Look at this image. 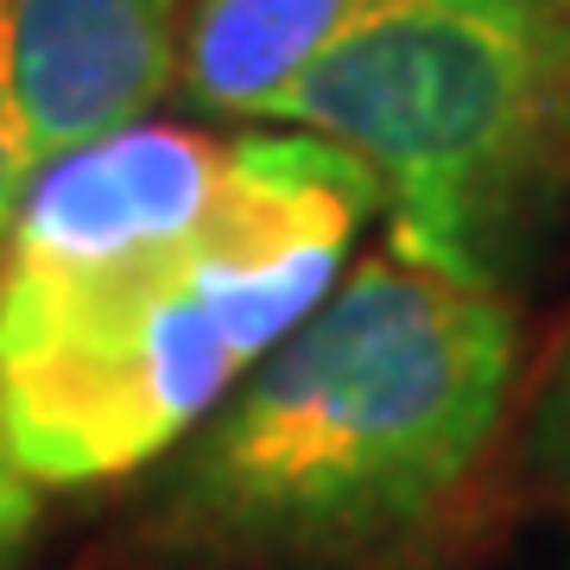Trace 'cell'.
Masks as SVG:
<instances>
[{"mask_svg":"<svg viewBox=\"0 0 570 570\" xmlns=\"http://www.w3.org/2000/svg\"><path fill=\"white\" fill-rule=\"evenodd\" d=\"M26 178H32V165H26L20 127H13V115L0 102V247H7V223H13V204H20ZM32 527H39V489L26 482V469L7 456V444H0V570L26 551Z\"/></svg>","mask_w":570,"mask_h":570,"instance_id":"obj_6","label":"cell"},{"mask_svg":"<svg viewBox=\"0 0 570 570\" xmlns=\"http://www.w3.org/2000/svg\"><path fill=\"white\" fill-rule=\"evenodd\" d=\"M520 330L494 285L374 254L190 431L159 520L247 564H362L444 520L513 406Z\"/></svg>","mask_w":570,"mask_h":570,"instance_id":"obj_2","label":"cell"},{"mask_svg":"<svg viewBox=\"0 0 570 570\" xmlns=\"http://www.w3.org/2000/svg\"><path fill=\"white\" fill-rule=\"evenodd\" d=\"M381 184L254 127H121L32 171L0 247V444L32 489L159 463L336 285Z\"/></svg>","mask_w":570,"mask_h":570,"instance_id":"obj_1","label":"cell"},{"mask_svg":"<svg viewBox=\"0 0 570 570\" xmlns=\"http://www.w3.org/2000/svg\"><path fill=\"white\" fill-rule=\"evenodd\" d=\"M551 26H558V63H564V134H570V0H551Z\"/></svg>","mask_w":570,"mask_h":570,"instance_id":"obj_8","label":"cell"},{"mask_svg":"<svg viewBox=\"0 0 570 570\" xmlns=\"http://www.w3.org/2000/svg\"><path fill=\"white\" fill-rule=\"evenodd\" d=\"M184 13L190 0H0V102L26 165L140 127L178 77Z\"/></svg>","mask_w":570,"mask_h":570,"instance_id":"obj_4","label":"cell"},{"mask_svg":"<svg viewBox=\"0 0 570 570\" xmlns=\"http://www.w3.org/2000/svg\"><path fill=\"white\" fill-rule=\"evenodd\" d=\"M527 463L539 469V482H546L551 501L570 508V343L558 348V362L539 381L532 425H527Z\"/></svg>","mask_w":570,"mask_h":570,"instance_id":"obj_7","label":"cell"},{"mask_svg":"<svg viewBox=\"0 0 570 570\" xmlns=\"http://www.w3.org/2000/svg\"><path fill=\"white\" fill-rule=\"evenodd\" d=\"M254 127L355 153L381 184L393 254L501 292L570 153L551 0H362Z\"/></svg>","mask_w":570,"mask_h":570,"instance_id":"obj_3","label":"cell"},{"mask_svg":"<svg viewBox=\"0 0 570 570\" xmlns=\"http://www.w3.org/2000/svg\"><path fill=\"white\" fill-rule=\"evenodd\" d=\"M362 0H190L184 13V96L204 115L261 121L330 51Z\"/></svg>","mask_w":570,"mask_h":570,"instance_id":"obj_5","label":"cell"}]
</instances>
